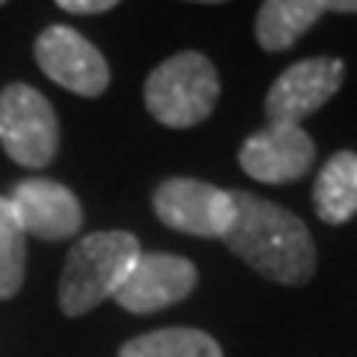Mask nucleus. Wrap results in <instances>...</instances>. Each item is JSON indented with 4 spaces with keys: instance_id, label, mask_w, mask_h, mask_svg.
<instances>
[{
    "instance_id": "17",
    "label": "nucleus",
    "mask_w": 357,
    "mask_h": 357,
    "mask_svg": "<svg viewBox=\"0 0 357 357\" xmlns=\"http://www.w3.org/2000/svg\"><path fill=\"white\" fill-rule=\"evenodd\" d=\"M191 3H227V0H191Z\"/></svg>"
},
{
    "instance_id": "8",
    "label": "nucleus",
    "mask_w": 357,
    "mask_h": 357,
    "mask_svg": "<svg viewBox=\"0 0 357 357\" xmlns=\"http://www.w3.org/2000/svg\"><path fill=\"white\" fill-rule=\"evenodd\" d=\"M238 164L256 182L289 185L304 178L316 164V143L301 126L268 122L238 149Z\"/></svg>"
},
{
    "instance_id": "10",
    "label": "nucleus",
    "mask_w": 357,
    "mask_h": 357,
    "mask_svg": "<svg viewBox=\"0 0 357 357\" xmlns=\"http://www.w3.org/2000/svg\"><path fill=\"white\" fill-rule=\"evenodd\" d=\"M24 236L42 241H63L84 227V208L66 185L54 178H24L9 197Z\"/></svg>"
},
{
    "instance_id": "13",
    "label": "nucleus",
    "mask_w": 357,
    "mask_h": 357,
    "mask_svg": "<svg viewBox=\"0 0 357 357\" xmlns=\"http://www.w3.org/2000/svg\"><path fill=\"white\" fill-rule=\"evenodd\" d=\"M119 357H223V351L215 337L197 328H164L128 340Z\"/></svg>"
},
{
    "instance_id": "11",
    "label": "nucleus",
    "mask_w": 357,
    "mask_h": 357,
    "mask_svg": "<svg viewBox=\"0 0 357 357\" xmlns=\"http://www.w3.org/2000/svg\"><path fill=\"white\" fill-rule=\"evenodd\" d=\"M325 13V0H262L253 21L256 42L268 54H283Z\"/></svg>"
},
{
    "instance_id": "4",
    "label": "nucleus",
    "mask_w": 357,
    "mask_h": 357,
    "mask_svg": "<svg viewBox=\"0 0 357 357\" xmlns=\"http://www.w3.org/2000/svg\"><path fill=\"white\" fill-rule=\"evenodd\" d=\"M0 146L21 167L39 170L60 149V122L51 102L30 84H6L0 93Z\"/></svg>"
},
{
    "instance_id": "5",
    "label": "nucleus",
    "mask_w": 357,
    "mask_h": 357,
    "mask_svg": "<svg viewBox=\"0 0 357 357\" xmlns=\"http://www.w3.org/2000/svg\"><path fill=\"white\" fill-rule=\"evenodd\" d=\"M152 208L170 229L199 238H223L232 223V191L203 178L173 176L155 188Z\"/></svg>"
},
{
    "instance_id": "14",
    "label": "nucleus",
    "mask_w": 357,
    "mask_h": 357,
    "mask_svg": "<svg viewBox=\"0 0 357 357\" xmlns=\"http://www.w3.org/2000/svg\"><path fill=\"white\" fill-rule=\"evenodd\" d=\"M27 268V236L21 229L13 206L0 197V298L18 295Z\"/></svg>"
},
{
    "instance_id": "16",
    "label": "nucleus",
    "mask_w": 357,
    "mask_h": 357,
    "mask_svg": "<svg viewBox=\"0 0 357 357\" xmlns=\"http://www.w3.org/2000/svg\"><path fill=\"white\" fill-rule=\"evenodd\" d=\"M328 13H340V15H354L357 13V0H325Z\"/></svg>"
},
{
    "instance_id": "1",
    "label": "nucleus",
    "mask_w": 357,
    "mask_h": 357,
    "mask_svg": "<svg viewBox=\"0 0 357 357\" xmlns=\"http://www.w3.org/2000/svg\"><path fill=\"white\" fill-rule=\"evenodd\" d=\"M227 248L271 283L304 286L316 274V241L289 208L250 191H232Z\"/></svg>"
},
{
    "instance_id": "9",
    "label": "nucleus",
    "mask_w": 357,
    "mask_h": 357,
    "mask_svg": "<svg viewBox=\"0 0 357 357\" xmlns=\"http://www.w3.org/2000/svg\"><path fill=\"white\" fill-rule=\"evenodd\" d=\"M197 265L173 253H140L114 301L137 316L158 312L185 301L197 289Z\"/></svg>"
},
{
    "instance_id": "3",
    "label": "nucleus",
    "mask_w": 357,
    "mask_h": 357,
    "mask_svg": "<svg viewBox=\"0 0 357 357\" xmlns=\"http://www.w3.org/2000/svg\"><path fill=\"white\" fill-rule=\"evenodd\" d=\"M220 98V75L206 54L178 51L149 72L143 102L167 128H194L211 116Z\"/></svg>"
},
{
    "instance_id": "18",
    "label": "nucleus",
    "mask_w": 357,
    "mask_h": 357,
    "mask_svg": "<svg viewBox=\"0 0 357 357\" xmlns=\"http://www.w3.org/2000/svg\"><path fill=\"white\" fill-rule=\"evenodd\" d=\"M3 3H6V0H0V6H3Z\"/></svg>"
},
{
    "instance_id": "6",
    "label": "nucleus",
    "mask_w": 357,
    "mask_h": 357,
    "mask_svg": "<svg viewBox=\"0 0 357 357\" xmlns=\"http://www.w3.org/2000/svg\"><path fill=\"white\" fill-rule=\"evenodd\" d=\"M33 54H36L39 69L75 96L98 98L110 86V66L105 54L66 24L45 27L36 36Z\"/></svg>"
},
{
    "instance_id": "15",
    "label": "nucleus",
    "mask_w": 357,
    "mask_h": 357,
    "mask_svg": "<svg viewBox=\"0 0 357 357\" xmlns=\"http://www.w3.org/2000/svg\"><path fill=\"white\" fill-rule=\"evenodd\" d=\"M63 13H72V15H98V13H107V9L119 6L122 0H54Z\"/></svg>"
},
{
    "instance_id": "2",
    "label": "nucleus",
    "mask_w": 357,
    "mask_h": 357,
    "mask_svg": "<svg viewBox=\"0 0 357 357\" xmlns=\"http://www.w3.org/2000/svg\"><path fill=\"white\" fill-rule=\"evenodd\" d=\"M140 253V241L126 229L84 236L66 256L57 289L60 310L66 316H84L114 298Z\"/></svg>"
},
{
    "instance_id": "7",
    "label": "nucleus",
    "mask_w": 357,
    "mask_h": 357,
    "mask_svg": "<svg viewBox=\"0 0 357 357\" xmlns=\"http://www.w3.org/2000/svg\"><path fill=\"white\" fill-rule=\"evenodd\" d=\"M345 81V63L340 57H307L292 63L265 93L268 122L301 126V119L312 116L340 93Z\"/></svg>"
},
{
    "instance_id": "12",
    "label": "nucleus",
    "mask_w": 357,
    "mask_h": 357,
    "mask_svg": "<svg viewBox=\"0 0 357 357\" xmlns=\"http://www.w3.org/2000/svg\"><path fill=\"white\" fill-rule=\"evenodd\" d=\"M312 208L321 223L340 227L357 215V152L331 155L312 185Z\"/></svg>"
}]
</instances>
